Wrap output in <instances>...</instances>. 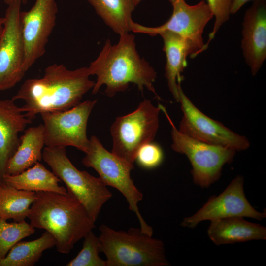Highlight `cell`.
Returning a JSON list of instances; mask_svg holds the SVG:
<instances>
[{
  "label": "cell",
  "instance_id": "obj_8",
  "mask_svg": "<svg viewBox=\"0 0 266 266\" xmlns=\"http://www.w3.org/2000/svg\"><path fill=\"white\" fill-rule=\"evenodd\" d=\"M160 111L159 106L144 99L133 111L117 117L110 128L111 152L133 165L138 149L155 137Z\"/></svg>",
  "mask_w": 266,
  "mask_h": 266
},
{
  "label": "cell",
  "instance_id": "obj_4",
  "mask_svg": "<svg viewBox=\"0 0 266 266\" xmlns=\"http://www.w3.org/2000/svg\"><path fill=\"white\" fill-rule=\"evenodd\" d=\"M101 252L107 266H168L163 242L138 228L116 231L105 225L99 227Z\"/></svg>",
  "mask_w": 266,
  "mask_h": 266
},
{
  "label": "cell",
  "instance_id": "obj_26",
  "mask_svg": "<svg viewBox=\"0 0 266 266\" xmlns=\"http://www.w3.org/2000/svg\"><path fill=\"white\" fill-rule=\"evenodd\" d=\"M164 154L160 146L152 142L142 145L137 152L135 161L144 169H153L163 162Z\"/></svg>",
  "mask_w": 266,
  "mask_h": 266
},
{
  "label": "cell",
  "instance_id": "obj_1",
  "mask_svg": "<svg viewBox=\"0 0 266 266\" xmlns=\"http://www.w3.org/2000/svg\"><path fill=\"white\" fill-rule=\"evenodd\" d=\"M88 67L69 70L63 64L48 66L40 78L25 81L12 98L24 102L21 111L31 120L37 114L68 110L81 102L95 81Z\"/></svg>",
  "mask_w": 266,
  "mask_h": 266
},
{
  "label": "cell",
  "instance_id": "obj_11",
  "mask_svg": "<svg viewBox=\"0 0 266 266\" xmlns=\"http://www.w3.org/2000/svg\"><path fill=\"white\" fill-rule=\"evenodd\" d=\"M178 92L183 116L178 131L190 137L208 144L227 147L236 151L250 146L248 139L226 127L221 122L206 115L198 109L183 91Z\"/></svg>",
  "mask_w": 266,
  "mask_h": 266
},
{
  "label": "cell",
  "instance_id": "obj_23",
  "mask_svg": "<svg viewBox=\"0 0 266 266\" xmlns=\"http://www.w3.org/2000/svg\"><path fill=\"white\" fill-rule=\"evenodd\" d=\"M36 192L18 190L5 183L0 184V218L22 222L28 218Z\"/></svg>",
  "mask_w": 266,
  "mask_h": 266
},
{
  "label": "cell",
  "instance_id": "obj_21",
  "mask_svg": "<svg viewBox=\"0 0 266 266\" xmlns=\"http://www.w3.org/2000/svg\"><path fill=\"white\" fill-rule=\"evenodd\" d=\"M105 23L119 35L131 31L134 0H87Z\"/></svg>",
  "mask_w": 266,
  "mask_h": 266
},
{
  "label": "cell",
  "instance_id": "obj_9",
  "mask_svg": "<svg viewBox=\"0 0 266 266\" xmlns=\"http://www.w3.org/2000/svg\"><path fill=\"white\" fill-rule=\"evenodd\" d=\"M169 1L173 11L165 23L158 27H149L133 21L131 31L151 36L165 31L176 34L188 43L192 51L190 57L194 58L204 51L202 34L205 27L214 16L213 12L204 0L194 5L188 4L185 0Z\"/></svg>",
  "mask_w": 266,
  "mask_h": 266
},
{
  "label": "cell",
  "instance_id": "obj_2",
  "mask_svg": "<svg viewBox=\"0 0 266 266\" xmlns=\"http://www.w3.org/2000/svg\"><path fill=\"white\" fill-rule=\"evenodd\" d=\"M90 75H96L92 94H96L105 85V94L112 97L126 90L130 83L142 91L145 88L160 100L153 84L157 73L149 63L139 56L134 36L129 33L120 35L117 44L107 40L98 57L88 67Z\"/></svg>",
  "mask_w": 266,
  "mask_h": 266
},
{
  "label": "cell",
  "instance_id": "obj_16",
  "mask_svg": "<svg viewBox=\"0 0 266 266\" xmlns=\"http://www.w3.org/2000/svg\"><path fill=\"white\" fill-rule=\"evenodd\" d=\"M32 120L11 100H0V184L3 183L7 164L20 143L19 133Z\"/></svg>",
  "mask_w": 266,
  "mask_h": 266
},
{
  "label": "cell",
  "instance_id": "obj_30",
  "mask_svg": "<svg viewBox=\"0 0 266 266\" xmlns=\"http://www.w3.org/2000/svg\"><path fill=\"white\" fill-rule=\"evenodd\" d=\"M27 0H4V2L7 5H9L12 3H13L14 2H15L18 1H20L22 4H25L27 3Z\"/></svg>",
  "mask_w": 266,
  "mask_h": 266
},
{
  "label": "cell",
  "instance_id": "obj_5",
  "mask_svg": "<svg viewBox=\"0 0 266 266\" xmlns=\"http://www.w3.org/2000/svg\"><path fill=\"white\" fill-rule=\"evenodd\" d=\"M42 159L95 222L103 205L112 196L102 180L78 169L67 157L65 147L46 146L43 149Z\"/></svg>",
  "mask_w": 266,
  "mask_h": 266
},
{
  "label": "cell",
  "instance_id": "obj_15",
  "mask_svg": "<svg viewBox=\"0 0 266 266\" xmlns=\"http://www.w3.org/2000/svg\"><path fill=\"white\" fill-rule=\"evenodd\" d=\"M242 27L243 55L255 75L266 58V0L253 1L245 13Z\"/></svg>",
  "mask_w": 266,
  "mask_h": 266
},
{
  "label": "cell",
  "instance_id": "obj_25",
  "mask_svg": "<svg viewBox=\"0 0 266 266\" xmlns=\"http://www.w3.org/2000/svg\"><path fill=\"white\" fill-rule=\"evenodd\" d=\"M83 247L77 255L66 265V266H107L106 260L99 256L101 252V243L92 230L84 237Z\"/></svg>",
  "mask_w": 266,
  "mask_h": 266
},
{
  "label": "cell",
  "instance_id": "obj_22",
  "mask_svg": "<svg viewBox=\"0 0 266 266\" xmlns=\"http://www.w3.org/2000/svg\"><path fill=\"white\" fill-rule=\"evenodd\" d=\"M56 245L52 235L46 231L38 238L30 241H20L0 260V266H33L41 257L43 252Z\"/></svg>",
  "mask_w": 266,
  "mask_h": 266
},
{
  "label": "cell",
  "instance_id": "obj_6",
  "mask_svg": "<svg viewBox=\"0 0 266 266\" xmlns=\"http://www.w3.org/2000/svg\"><path fill=\"white\" fill-rule=\"evenodd\" d=\"M85 154L82 160V164L94 169L107 186L114 187L124 196L129 209L137 216L141 230L152 235L153 228L146 223L139 211L138 204L142 200L143 194L131 177L133 165L108 151L94 135L89 139V147Z\"/></svg>",
  "mask_w": 266,
  "mask_h": 266
},
{
  "label": "cell",
  "instance_id": "obj_27",
  "mask_svg": "<svg viewBox=\"0 0 266 266\" xmlns=\"http://www.w3.org/2000/svg\"><path fill=\"white\" fill-rule=\"evenodd\" d=\"M233 0H207V3L212 11L215 20L213 30L209 34L208 40L204 44V50L208 48L209 43L214 38L221 26L229 19Z\"/></svg>",
  "mask_w": 266,
  "mask_h": 266
},
{
  "label": "cell",
  "instance_id": "obj_28",
  "mask_svg": "<svg viewBox=\"0 0 266 266\" xmlns=\"http://www.w3.org/2000/svg\"><path fill=\"white\" fill-rule=\"evenodd\" d=\"M259 0H233L230 9V13H236L246 3L250 1H257Z\"/></svg>",
  "mask_w": 266,
  "mask_h": 266
},
{
  "label": "cell",
  "instance_id": "obj_20",
  "mask_svg": "<svg viewBox=\"0 0 266 266\" xmlns=\"http://www.w3.org/2000/svg\"><path fill=\"white\" fill-rule=\"evenodd\" d=\"M61 180L39 162L15 175L5 174L3 183L18 190L31 192H51L65 194L67 189L59 185Z\"/></svg>",
  "mask_w": 266,
  "mask_h": 266
},
{
  "label": "cell",
  "instance_id": "obj_7",
  "mask_svg": "<svg viewBox=\"0 0 266 266\" xmlns=\"http://www.w3.org/2000/svg\"><path fill=\"white\" fill-rule=\"evenodd\" d=\"M171 126V148L184 154L191 162L194 183L207 188L221 176L223 166L232 162L236 151L232 148L205 143L180 133L176 128L165 108L159 104Z\"/></svg>",
  "mask_w": 266,
  "mask_h": 266
},
{
  "label": "cell",
  "instance_id": "obj_10",
  "mask_svg": "<svg viewBox=\"0 0 266 266\" xmlns=\"http://www.w3.org/2000/svg\"><path fill=\"white\" fill-rule=\"evenodd\" d=\"M96 103L97 100H87L66 110L41 114L45 145L72 146L86 153L89 144L88 120Z\"/></svg>",
  "mask_w": 266,
  "mask_h": 266
},
{
  "label": "cell",
  "instance_id": "obj_19",
  "mask_svg": "<svg viewBox=\"0 0 266 266\" xmlns=\"http://www.w3.org/2000/svg\"><path fill=\"white\" fill-rule=\"evenodd\" d=\"M44 145L43 124L25 130L20 137V143L16 152L7 164L5 174H18L40 162L42 159Z\"/></svg>",
  "mask_w": 266,
  "mask_h": 266
},
{
  "label": "cell",
  "instance_id": "obj_3",
  "mask_svg": "<svg viewBox=\"0 0 266 266\" xmlns=\"http://www.w3.org/2000/svg\"><path fill=\"white\" fill-rule=\"evenodd\" d=\"M28 218L33 228L52 235L57 250L63 254L69 253L95 227L84 206L68 191L65 194L36 192Z\"/></svg>",
  "mask_w": 266,
  "mask_h": 266
},
{
  "label": "cell",
  "instance_id": "obj_14",
  "mask_svg": "<svg viewBox=\"0 0 266 266\" xmlns=\"http://www.w3.org/2000/svg\"><path fill=\"white\" fill-rule=\"evenodd\" d=\"M243 183L242 176H236L223 192L210 198L193 215L184 218L181 226L192 229L203 221L232 217H249L258 220L265 218L266 211H257L247 200Z\"/></svg>",
  "mask_w": 266,
  "mask_h": 266
},
{
  "label": "cell",
  "instance_id": "obj_18",
  "mask_svg": "<svg viewBox=\"0 0 266 266\" xmlns=\"http://www.w3.org/2000/svg\"><path fill=\"white\" fill-rule=\"evenodd\" d=\"M164 42L163 50L166 56L165 76L173 98L178 102V87L182 81L181 73L187 66V57L192 54L188 43L174 33L165 31L159 33Z\"/></svg>",
  "mask_w": 266,
  "mask_h": 266
},
{
  "label": "cell",
  "instance_id": "obj_17",
  "mask_svg": "<svg viewBox=\"0 0 266 266\" xmlns=\"http://www.w3.org/2000/svg\"><path fill=\"white\" fill-rule=\"evenodd\" d=\"M210 239L216 245L266 239V228L232 217L211 221L207 230Z\"/></svg>",
  "mask_w": 266,
  "mask_h": 266
},
{
  "label": "cell",
  "instance_id": "obj_13",
  "mask_svg": "<svg viewBox=\"0 0 266 266\" xmlns=\"http://www.w3.org/2000/svg\"><path fill=\"white\" fill-rule=\"evenodd\" d=\"M58 10L55 0H36L29 10L21 11L26 71L45 54L49 38L56 25Z\"/></svg>",
  "mask_w": 266,
  "mask_h": 266
},
{
  "label": "cell",
  "instance_id": "obj_31",
  "mask_svg": "<svg viewBox=\"0 0 266 266\" xmlns=\"http://www.w3.org/2000/svg\"><path fill=\"white\" fill-rule=\"evenodd\" d=\"M142 0H134L135 4L137 6Z\"/></svg>",
  "mask_w": 266,
  "mask_h": 266
},
{
  "label": "cell",
  "instance_id": "obj_29",
  "mask_svg": "<svg viewBox=\"0 0 266 266\" xmlns=\"http://www.w3.org/2000/svg\"><path fill=\"white\" fill-rule=\"evenodd\" d=\"M4 27V17H0V42L2 38Z\"/></svg>",
  "mask_w": 266,
  "mask_h": 266
},
{
  "label": "cell",
  "instance_id": "obj_24",
  "mask_svg": "<svg viewBox=\"0 0 266 266\" xmlns=\"http://www.w3.org/2000/svg\"><path fill=\"white\" fill-rule=\"evenodd\" d=\"M35 231V228L25 221L8 223L0 218V260L6 256L16 243Z\"/></svg>",
  "mask_w": 266,
  "mask_h": 266
},
{
  "label": "cell",
  "instance_id": "obj_12",
  "mask_svg": "<svg viewBox=\"0 0 266 266\" xmlns=\"http://www.w3.org/2000/svg\"><path fill=\"white\" fill-rule=\"evenodd\" d=\"M20 1L9 5L4 15V27L0 42V91L15 86L27 72L20 21Z\"/></svg>",
  "mask_w": 266,
  "mask_h": 266
}]
</instances>
